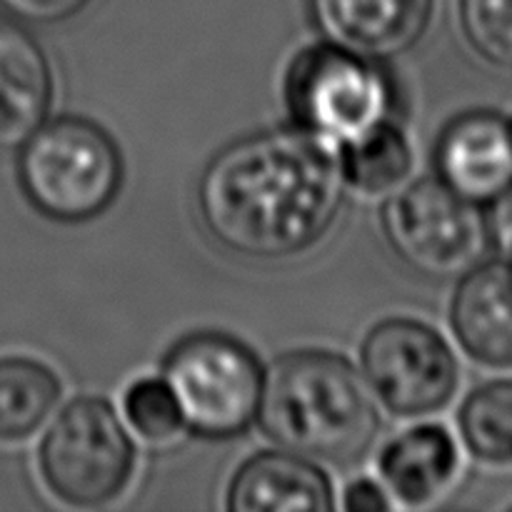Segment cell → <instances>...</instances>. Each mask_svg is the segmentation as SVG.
<instances>
[{
  "instance_id": "ffe728a7",
  "label": "cell",
  "mask_w": 512,
  "mask_h": 512,
  "mask_svg": "<svg viewBox=\"0 0 512 512\" xmlns=\"http://www.w3.org/2000/svg\"><path fill=\"white\" fill-rule=\"evenodd\" d=\"M90 0H0V10L15 23L60 25L85 10Z\"/></svg>"
},
{
  "instance_id": "3957f363",
  "label": "cell",
  "mask_w": 512,
  "mask_h": 512,
  "mask_svg": "<svg viewBox=\"0 0 512 512\" xmlns=\"http://www.w3.org/2000/svg\"><path fill=\"white\" fill-rule=\"evenodd\" d=\"M20 150L23 195L55 223L75 225L98 218L123 188V153L108 130L88 118L65 115L43 123Z\"/></svg>"
},
{
  "instance_id": "5bb4252c",
  "label": "cell",
  "mask_w": 512,
  "mask_h": 512,
  "mask_svg": "<svg viewBox=\"0 0 512 512\" xmlns=\"http://www.w3.org/2000/svg\"><path fill=\"white\" fill-rule=\"evenodd\" d=\"M458 465L453 435L440 425H420L385 445L378 468L400 503L428 505L448 490Z\"/></svg>"
},
{
  "instance_id": "44dd1931",
  "label": "cell",
  "mask_w": 512,
  "mask_h": 512,
  "mask_svg": "<svg viewBox=\"0 0 512 512\" xmlns=\"http://www.w3.org/2000/svg\"><path fill=\"white\" fill-rule=\"evenodd\" d=\"M485 230H488V240L493 243V248L503 255V260L512 263V188L493 200Z\"/></svg>"
},
{
  "instance_id": "277c9868",
  "label": "cell",
  "mask_w": 512,
  "mask_h": 512,
  "mask_svg": "<svg viewBox=\"0 0 512 512\" xmlns=\"http://www.w3.org/2000/svg\"><path fill=\"white\" fill-rule=\"evenodd\" d=\"M163 378L183 408L185 428L205 440H233L255 423L265 370L253 350L223 333H195L165 358Z\"/></svg>"
},
{
  "instance_id": "7a4b0ae2",
  "label": "cell",
  "mask_w": 512,
  "mask_h": 512,
  "mask_svg": "<svg viewBox=\"0 0 512 512\" xmlns=\"http://www.w3.org/2000/svg\"><path fill=\"white\" fill-rule=\"evenodd\" d=\"M260 428L280 448L328 465H355L380 433L363 373L328 350H300L265 373Z\"/></svg>"
},
{
  "instance_id": "ba28073f",
  "label": "cell",
  "mask_w": 512,
  "mask_h": 512,
  "mask_svg": "<svg viewBox=\"0 0 512 512\" xmlns=\"http://www.w3.org/2000/svg\"><path fill=\"white\" fill-rule=\"evenodd\" d=\"M360 358L380 403L400 418L438 413L458 393V358L448 340L420 320H380L365 335Z\"/></svg>"
},
{
  "instance_id": "e0dca14e",
  "label": "cell",
  "mask_w": 512,
  "mask_h": 512,
  "mask_svg": "<svg viewBox=\"0 0 512 512\" xmlns=\"http://www.w3.org/2000/svg\"><path fill=\"white\" fill-rule=\"evenodd\" d=\"M460 433L478 460L512 465V380H495L468 395L460 410Z\"/></svg>"
},
{
  "instance_id": "4fadbf2b",
  "label": "cell",
  "mask_w": 512,
  "mask_h": 512,
  "mask_svg": "<svg viewBox=\"0 0 512 512\" xmlns=\"http://www.w3.org/2000/svg\"><path fill=\"white\" fill-rule=\"evenodd\" d=\"M335 508L328 475L298 453L265 450L245 460L228 488L233 512H328Z\"/></svg>"
},
{
  "instance_id": "8992f818",
  "label": "cell",
  "mask_w": 512,
  "mask_h": 512,
  "mask_svg": "<svg viewBox=\"0 0 512 512\" xmlns=\"http://www.w3.org/2000/svg\"><path fill=\"white\" fill-rule=\"evenodd\" d=\"M285 100L300 130L343 145L385 120L390 93L375 60L325 43L293 60Z\"/></svg>"
},
{
  "instance_id": "7402d4cb",
  "label": "cell",
  "mask_w": 512,
  "mask_h": 512,
  "mask_svg": "<svg viewBox=\"0 0 512 512\" xmlns=\"http://www.w3.org/2000/svg\"><path fill=\"white\" fill-rule=\"evenodd\" d=\"M343 508L350 512H380L390 508V498L375 480L363 478L345 490Z\"/></svg>"
},
{
  "instance_id": "5b68a950",
  "label": "cell",
  "mask_w": 512,
  "mask_h": 512,
  "mask_svg": "<svg viewBox=\"0 0 512 512\" xmlns=\"http://www.w3.org/2000/svg\"><path fill=\"white\" fill-rule=\"evenodd\" d=\"M38 465L43 483L65 505L103 508L128 488L135 448L108 400L78 398L45 433Z\"/></svg>"
},
{
  "instance_id": "ac0fdd59",
  "label": "cell",
  "mask_w": 512,
  "mask_h": 512,
  "mask_svg": "<svg viewBox=\"0 0 512 512\" xmlns=\"http://www.w3.org/2000/svg\"><path fill=\"white\" fill-rule=\"evenodd\" d=\"M123 413L130 428L153 445L170 443L185 428L183 408L165 378H140L123 398Z\"/></svg>"
},
{
  "instance_id": "6da1fadb",
  "label": "cell",
  "mask_w": 512,
  "mask_h": 512,
  "mask_svg": "<svg viewBox=\"0 0 512 512\" xmlns=\"http://www.w3.org/2000/svg\"><path fill=\"white\" fill-rule=\"evenodd\" d=\"M345 175L320 138L268 130L220 150L198 180L205 230L230 253L283 260L325 238L345 198Z\"/></svg>"
},
{
  "instance_id": "2e32d148",
  "label": "cell",
  "mask_w": 512,
  "mask_h": 512,
  "mask_svg": "<svg viewBox=\"0 0 512 512\" xmlns=\"http://www.w3.org/2000/svg\"><path fill=\"white\" fill-rule=\"evenodd\" d=\"M345 183L368 195L390 193L413 170V148L398 125L380 120L358 138L343 143L340 155Z\"/></svg>"
},
{
  "instance_id": "52a82bcc",
  "label": "cell",
  "mask_w": 512,
  "mask_h": 512,
  "mask_svg": "<svg viewBox=\"0 0 512 512\" xmlns=\"http://www.w3.org/2000/svg\"><path fill=\"white\" fill-rule=\"evenodd\" d=\"M383 230L398 258L430 280L468 273L488 240L485 218L475 203L440 178L418 180L388 200Z\"/></svg>"
},
{
  "instance_id": "8fae6325",
  "label": "cell",
  "mask_w": 512,
  "mask_h": 512,
  "mask_svg": "<svg viewBox=\"0 0 512 512\" xmlns=\"http://www.w3.org/2000/svg\"><path fill=\"white\" fill-rule=\"evenodd\" d=\"M55 78L43 45L0 20V153L20 150L53 108Z\"/></svg>"
},
{
  "instance_id": "9a60e30c",
  "label": "cell",
  "mask_w": 512,
  "mask_h": 512,
  "mask_svg": "<svg viewBox=\"0 0 512 512\" xmlns=\"http://www.w3.org/2000/svg\"><path fill=\"white\" fill-rule=\"evenodd\" d=\"M63 395V383L45 363L25 355L0 358V445L33 438Z\"/></svg>"
},
{
  "instance_id": "d6986e66",
  "label": "cell",
  "mask_w": 512,
  "mask_h": 512,
  "mask_svg": "<svg viewBox=\"0 0 512 512\" xmlns=\"http://www.w3.org/2000/svg\"><path fill=\"white\" fill-rule=\"evenodd\" d=\"M460 23L480 58L512 70V0H460Z\"/></svg>"
},
{
  "instance_id": "9c48e42d",
  "label": "cell",
  "mask_w": 512,
  "mask_h": 512,
  "mask_svg": "<svg viewBox=\"0 0 512 512\" xmlns=\"http://www.w3.org/2000/svg\"><path fill=\"white\" fill-rule=\"evenodd\" d=\"M310 15L333 43L368 60H390L423 40L435 0H308Z\"/></svg>"
},
{
  "instance_id": "30bf717a",
  "label": "cell",
  "mask_w": 512,
  "mask_h": 512,
  "mask_svg": "<svg viewBox=\"0 0 512 512\" xmlns=\"http://www.w3.org/2000/svg\"><path fill=\"white\" fill-rule=\"evenodd\" d=\"M440 180L470 203H493L512 188V125L493 110L450 120L435 150Z\"/></svg>"
},
{
  "instance_id": "7c38bea8",
  "label": "cell",
  "mask_w": 512,
  "mask_h": 512,
  "mask_svg": "<svg viewBox=\"0 0 512 512\" xmlns=\"http://www.w3.org/2000/svg\"><path fill=\"white\" fill-rule=\"evenodd\" d=\"M450 320L470 358L488 368H512V263L470 268L455 290Z\"/></svg>"
}]
</instances>
